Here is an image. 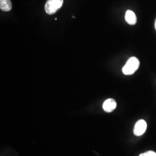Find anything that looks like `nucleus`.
I'll return each instance as SVG.
<instances>
[{"instance_id":"f257e3e1","label":"nucleus","mask_w":156,"mask_h":156,"mask_svg":"<svg viewBox=\"0 0 156 156\" xmlns=\"http://www.w3.org/2000/svg\"><path fill=\"white\" fill-rule=\"evenodd\" d=\"M140 60L135 57H131L128 59L123 67L122 71L124 75H131L134 74L140 67Z\"/></svg>"},{"instance_id":"f03ea898","label":"nucleus","mask_w":156,"mask_h":156,"mask_svg":"<svg viewBox=\"0 0 156 156\" xmlns=\"http://www.w3.org/2000/svg\"><path fill=\"white\" fill-rule=\"evenodd\" d=\"M62 4L63 0H48L45 4V11L49 15H53L62 8Z\"/></svg>"},{"instance_id":"7ed1b4c3","label":"nucleus","mask_w":156,"mask_h":156,"mask_svg":"<svg viewBox=\"0 0 156 156\" xmlns=\"http://www.w3.org/2000/svg\"><path fill=\"white\" fill-rule=\"evenodd\" d=\"M147 128V123L144 120L138 121L134 127V134L136 136H141L144 134Z\"/></svg>"},{"instance_id":"20e7f679","label":"nucleus","mask_w":156,"mask_h":156,"mask_svg":"<svg viewBox=\"0 0 156 156\" xmlns=\"http://www.w3.org/2000/svg\"><path fill=\"white\" fill-rule=\"evenodd\" d=\"M117 106L116 101L112 98L106 100L103 104V109L105 111L110 113L113 111Z\"/></svg>"},{"instance_id":"39448f33","label":"nucleus","mask_w":156,"mask_h":156,"mask_svg":"<svg viewBox=\"0 0 156 156\" xmlns=\"http://www.w3.org/2000/svg\"><path fill=\"white\" fill-rule=\"evenodd\" d=\"M125 19L126 22L129 25H135L137 22V18L134 12L128 10L126 11L125 15Z\"/></svg>"},{"instance_id":"423d86ee","label":"nucleus","mask_w":156,"mask_h":156,"mask_svg":"<svg viewBox=\"0 0 156 156\" xmlns=\"http://www.w3.org/2000/svg\"><path fill=\"white\" fill-rule=\"evenodd\" d=\"M12 5L11 0H0V8L2 11L5 12L10 11L12 9Z\"/></svg>"},{"instance_id":"0eeeda50","label":"nucleus","mask_w":156,"mask_h":156,"mask_svg":"<svg viewBox=\"0 0 156 156\" xmlns=\"http://www.w3.org/2000/svg\"><path fill=\"white\" fill-rule=\"evenodd\" d=\"M140 156H156V153L153 151H148L140 154Z\"/></svg>"},{"instance_id":"6e6552de","label":"nucleus","mask_w":156,"mask_h":156,"mask_svg":"<svg viewBox=\"0 0 156 156\" xmlns=\"http://www.w3.org/2000/svg\"><path fill=\"white\" fill-rule=\"evenodd\" d=\"M154 27H155V29H156V20H155V23H154Z\"/></svg>"}]
</instances>
